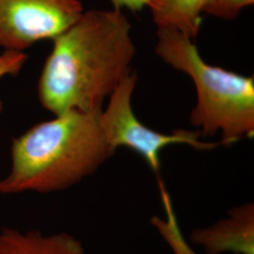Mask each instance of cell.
Segmentation results:
<instances>
[{
	"label": "cell",
	"instance_id": "1",
	"mask_svg": "<svg viewBox=\"0 0 254 254\" xmlns=\"http://www.w3.org/2000/svg\"><path fill=\"white\" fill-rule=\"evenodd\" d=\"M132 26L122 9H89L52 41L38 80V98L53 115L102 109L132 73Z\"/></svg>",
	"mask_w": 254,
	"mask_h": 254
},
{
	"label": "cell",
	"instance_id": "2",
	"mask_svg": "<svg viewBox=\"0 0 254 254\" xmlns=\"http://www.w3.org/2000/svg\"><path fill=\"white\" fill-rule=\"evenodd\" d=\"M102 109L69 110L14 137L0 195L65 190L95 173L115 154L101 126Z\"/></svg>",
	"mask_w": 254,
	"mask_h": 254
},
{
	"label": "cell",
	"instance_id": "3",
	"mask_svg": "<svg viewBox=\"0 0 254 254\" xmlns=\"http://www.w3.org/2000/svg\"><path fill=\"white\" fill-rule=\"evenodd\" d=\"M195 40L171 27H157L154 51L165 64L186 73L196 90L191 125L203 137L220 136L231 146L254 136V77L207 64Z\"/></svg>",
	"mask_w": 254,
	"mask_h": 254
},
{
	"label": "cell",
	"instance_id": "4",
	"mask_svg": "<svg viewBox=\"0 0 254 254\" xmlns=\"http://www.w3.org/2000/svg\"><path fill=\"white\" fill-rule=\"evenodd\" d=\"M137 80V75L133 71L110 94L107 108L101 111V126L109 145L115 152L120 147L136 152L159 179L160 156L168 146L183 144L198 151H212L220 145L219 142L203 140L199 130L177 129L172 133H162L140 122L132 107Z\"/></svg>",
	"mask_w": 254,
	"mask_h": 254
},
{
	"label": "cell",
	"instance_id": "5",
	"mask_svg": "<svg viewBox=\"0 0 254 254\" xmlns=\"http://www.w3.org/2000/svg\"><path fill=\"white\" fill-rule=\"evenodd\" d=\"M84 10L80 0H0V48L25 52L53 40Z\"/></svg>",
	"mask_w": 254,
	"mask_h": 254
},
{
	"label": "cell",
	"instance_id": "6",
	"mask_svg": "<svg viewBox=\"0 0 254 254\" xmlns=\"http://www.w3.org/2000/svg\"><path fill=\"white\" fill-rule=\"evenodd\" d=\"M190 239L206 254H254V203L236 206L226 218L192 231Z\"/></svg>",
	"mask_w": 254,
	"mask_h": 254
},
{
	"label": "cell",
	"instance_id": "7",
	"mask_svg": "<svg viewBox=\"0 0 254 254\" xmlns=\"http://www.w3.org/2000/svg\"><path fill=\"white\" fill-rule=\"evenodd\" d=\"M0 254H87L79 239L66 233L0 229Z\"/></svg>",
	"mask_w": 254,
	"mask_h": 254
},
{
	"label": "cell",
	"instance_id": "8",
	"mask_svg": "<svg viewBox=\"0 0 254 254\" xmlns=\"http://www.w3.org/2000/svg\"><path fill=\"white\" fill-rule=\"evenodd\" d=\"M208 0H150L148 9L157 27H171L195 40Z\"/></svg>",
	"mask_w": 254,
	"mask_h": 254
},
{
	"label": "cell",
	"instance_id": "9",
	"mask_svg": "<svg viewBox=\"0 0 254 254\" xmlns=\"http://www.w3.org/2000/svg\"><path fill=\"white\" fill-rule=\"evenodd\" d=\"M254 3V0H208L204 6L203 13L217 18L233 20Z\"/></svg>",
	"mask_w": 254,
	"mask_h": 254
},
{
	"label": "cell",
	"instance_id": "10",
	"mask_svg": "<svg viewBox=\"0 0 254 254\" xmlns=\"http://www.w3.org/2000/svg\"><path fill=\"white\" fill-rule=\"evenodd\" d=\"M25 52L3 51L0 54V80L6 76H13L20 73L27 61ZM3 110V103L0 100V113Z\"/></svg>",
	"mask_w": 254,
	"mask_h": 254
},
{
	"label": "cell",
	"instance_id": "11",
	"mask_svg": "<svg viewBox=\"0 0 254 254\" xmlns=\"http://www.w3.org/2000/svg\"><path fill=\"white\" fill-rule=\"evenodd\" d=\"M114 9H130L134 12L148 7L150 0H109Z\"/></svg>",
	"mask_w": 254,
	"mask_h": 254
}]
</instances>
